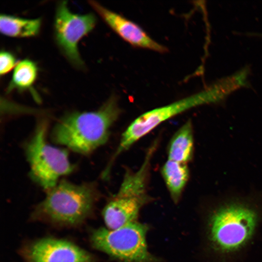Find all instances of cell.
Instances as JSON below:
<instances>
[{"label":"cell","mask_w":262,"mask_h":262,"mask_svg":"<svg viewBox=\"0 0 262 262\" xmlns=\"http://www.w3.org/2000/svg\"><path fill=\"white\" fill-rule=\"evenodd\" d=\"M121 113L118 97L112 95L95 111L66 114L53 127L51 139L77 153L89 154L107 142Z\"/></svg>","instance_id":"6da1fadb"},{"label":"cell","mask_w":262,"mask_h":262,"mask_svg":"<svg viewBox=\"0 0 262 262\" xmlns=\"http://www.w3.org/2000/svg\"><path fill=\"white\" fill-rule=\"evenodd\" d=\"M260 213L248 200L234 199L218 205L206 220V236L210 249L220 255L242 250L255 233Z\"/></svg>","instance_id":"7a4b0ae2"},{"label":"cell","mask_w":262,"mask_h":262,"mask_svg":"<svg viewBox=\"0 0 262 262\" xmlns=\"http://www.w3.org/2000/svg\"><path fill=\"white\" fill-rule=\"evenodd\" d=\"M232 91V87L229 82L221 78L197 93L141 114L122 134L110 163L113 164L119 155L162 123L193 108L220 102L231 94Z\"/></svg>","instance_id":"3957f363"},{"label":"cell","mask_w":262,"mask_h":262,"mask_svg":"<svg viewBox=\"0 0 262 262\" xmlns=\"http://www.w3.org/2000/svg\"><path fill=\"white\" fill-rule=\"evenodd\" d=\"M155 151L153 147L148 148L137 170L125 171L117 192L102 211L107 229H115L136 222L141 209L151 201L147 188L151 161Z\"/></svg>","instance_id":"277c9868"},{"label":"cell","mask_w":262,"mask_h":262,"mask_svg":"<svg viewBox=\"0 0 262 262\" xmlns=\"http://www.w3.org/2000/svg\"><path fill=\"white\" fill-rule=\"evenodd\" d=\"M98 195L95 183L76 184L61 180L47 191L35 213L56 223L76 225L90 213Z\"/></svg>","instance_id":"5b68a950"},{"label":"cell","mask_w":262,"mask_h":262,"mask_svg":"<svg viewBox=\"0 0 262 262\" xmlns=\"http://www.w3.org/2000/svg\"><path fill=\"white\" fill-rule=\"evenodd\" d=\"M48 123L39 120L25 150L30 165V176L47 191L54 187L62 176L72 173L74 165L68 158L66 150L53 147L46 140Z\"/></svg>","instance_id":"8992f818"},{"label":"cell","mask_w":262,"mask_h":262,"mask_svg":"<svg viewBox=\"0 0 262 262\" xmlns=\"http://www.w3.org/2000/svg\"><path fill=\"white\" fill-rule=\"evenodd\" d=\"M148 226L137 221L121 228H100L91 236L93 247L122 262H160L148 250Z\"/></svg>","instance_id":"52a82bcc"},{"label":"cell","mask_w":262,"mask_h":262,"mask_svg":"<svg viewBox=\"0 0 262 262\" xmlns=\"http://www.w3.org/2000/svg\"><path fill=\"white\" fill-rule=\"evenodd\" d=\"M96 22V17L92 13H72L66 1H60L57 5L53 26L55 41L64 56L77 68L84 67L78 43L93 30Z\"/></svg>","instance_id":"ba28073f"},{"label":"cell","mask_w":262,"mask_h":262,"mask_svg":"<svg viewBox=\"0 0 262 262\" xmlns=\"http://www.w3.org/2000/svg\"><path fill=\"white\" fill-rule=\"evenodd\" d=\"M28 262H94L92 255L66 240L45 238L28 245L24 251Z\"/></svg>","instance_id":"9c48e42d"},{"label":"cell","mask_w":262,"mask_h":262,"mask_svg":"<svg viewBox=\"0 0 262 262\" xmlns=\"http://www.w3.org/2000/svg\"><path fill=\"white\" fill-rule=\"evenodd\" d=\"M89 3L116 34L131 45L159 53L167 51L165 46L153 39L136 23L97 1L90 0Z\"/></svg>","instance_id":"30bf717a"},{"label":"cell","mask_w":262,"mask_h":262,"mask_svg":"<svg viewBox=\"0 0 262 262\" xmlns=\"http://www.w3.org/2000/svg\"><path fill=\"white\" fill-rule=\"evenodd\" d=\"M194 153L193 125L188 120L171 138L167 148L168 160L187 164L193 159Z\"/></svg>","instance_id":"8fae6325"},{"label":"cell","mask_w":262,"mask_h":262,"mask_svg":"<svg viewBox=\"0 0 262 262\" xmlns=\"http://www.w3.org/2000/svg\"><path fill=\"white\" fill-rule=\"evenodd\" d=\"M161 173L172 199L177 203L189 178L187 164L167 160L162 167Z\"/></svg>","instance_id":"7c38bea8"},{"label":"cell","mask_w":262,"mask_h":262,"mask_svg":"<svg viewBox=\"0 0 262 262\" xmlns=\"http://www.w3.org/2000/svg\"><path fill=\"white\" fill-rule=\"evenodd\" d=\"M41 25L40 18L27 19L5 14L0 16V31L8 36H35L39 33Z\"/></svg>","instance_id":"4fadbf2b"},{"label":"cell","mask_w":262,"mask_h":262,"mask_svg":"<svg viewBox=\"0 0 262 262\" xmlns=\"http://www.w3.org/2000/svg\"><path fill=\"white\" fill-rule=\"evenodd\" d=\"M38 68L36 63L30 59H24L18 63L14 69L11 80L6 91H24L31 90L37 78Z\"/></svg>","instance_id":"5bb4252c"},{"label":"cell","mask_w":262,"mask_h":262,"mask_svg":"<svg viewBox=\"0 0 262 262\" xmlns=\"http://www.w3.org/2000/svg\"><path fill=\"white\" fill-rule=\"evenodd\" d=\"M15 56L11 52L1 50L0 53V74L4 75L14 69L17 65Z\"/></svg>","instance_id":"9a60e30c"},{"label":"cell","mask_w":262,"mask_h":262,"mask_svg":"<svg viewBox=\"0 0 262 262\" xmlns=\"http://www.w3.org/2000/svg\"><path fill=\"white\" fill-rule=\"evenodd\" d=\"M257 34V36H261V37H262V33H260V34H256V35Z\"/></svg>","instance_id":"2e32d148"}]
</instances>
